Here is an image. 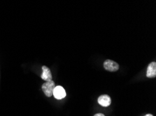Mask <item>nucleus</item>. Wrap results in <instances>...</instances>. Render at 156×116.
Listing matches in <instances>:
<instances>
[{"label":"nucleus","instance_id":"1","mask_svg":"<svg viewBox=\"0 0 156 116\" xmlns=\"http://www.w3.org/2000/svg\"><path fill=\"white\" fill-rule=\"evenodd\" d=\"M55 84L53 81H46L44 84L42 85L41 88L42 91L46 94V96L48 97V98H51V97L53 95V90L55 87Z\"/></svg>","mask_w":156,"mask_h":116},{"label":"nucleus","instance_id":"7","mask_svg":"<svg viewBox=\"0 0 156 116\" xmlns=\"http://www.w3.org/2000/svg\"><path fill=\"white\" fill-rule=\"evenodd\" d=\"M94 116H105V115L102 114V113H97V114H95Z\"/></svg>","mask_w":156,"mask_h":116},{"label":"nucleus","instance_id":"3","mask_svg":"<svg viewBox=\"0 0 156 116\" xmlns=\"http://www.w3.org/2000/svg\"><path fill=\"white\" fill-rule=\"evenodd\" d=\"M53 95H54L55 98L57 99H62L65 98L66 91L62 86H57L53 90Z\"/></svg>","mask_w":156,"mask_h":116},{"label":"nucleus","instance_id":"8","mask_svg":"<svg viewBox=\"0 0 156 116\" xmlns=\"http://www.w3.org/2000/svg\"><path fill=\"white\" fill-rule=\"evenodd\" d=\"M144 116H153L152 114H146V115H144Z\"/></svg>","mask_w":156,"mask_h":116},{"label":"nucleus","instance_id":"5","mask_svg":"<svg viewBox=\"0 0 156 116\" xmlns=\"http://www.w3.org/2000/svg\"><path fill=\"white\" fill-rule=\"evenodd\" d=\"M146 77L148 78H155L156 77V63L151 62L148 65L146 71Z\"/></svg>","mask_w":156,"mask_h":116},{"label":"nucleus","instance_id":"2","mask_svg":"<svg viewBox=\"0 0 156 116\" xmlns=\"http://www.w3.org/2000/svg\"><path fill=\"white\" fill-rule=\"evenodd\" d=\"M105 69L109 72H116L119 69V65L116 62L110 59H107L104 63Z\"/></svg>","mask_w":156,"mask_h":116},{"label":"nucleus","instance_id":"4","mask_svg":"<svg viewBox=\"0 0 156 116\" xmlns=\"http://www.w3.org/2000/svg\"><path fill=\"white\" fill-rule=\"evenodd\" d=\"M41 78L46 81H49L52 80V74L51 70L47 67V66H42V74L41 75Z\"/></svg>","mask_w":156,"mask_h":116},{"label":"nucleus","instance_id":"6","mask_svg":"<svg viewBox=\"0 0 156 116\" xmlns=\"http://www.w3.org/2000/svg\"><path fill=\"white\" fill-rule=\"evenodd\" d=\"M98 101V103L101 106H104V107H107L112 103V99H111L110 97L107 95V94H102V95L100 96Z\"/></svg>","mask_w":156,"mask_h":116}]
</instances>
